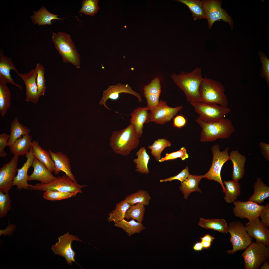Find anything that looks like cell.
Segmentation results:
<instances>
[{"label":"cell","instance_id":"6da1fadb","mask_svg":"<svg viewBox=\"0 0 269 269\" xmlns=\"http://www.w3.org/2000/svg\"><path fill=\"white\" fill-rule=\"evenodd\" d=\"M171 77L175 84L182 90L187 101L200 102L199 89L203 77L201 68L197 67L191 72L173 73Z\"/></svg>","mask_w":269,"mask_h":269},{"label":"cell","instance_id":"7a4b0ae2","mask_svg":"<svg viewBox=\"0 0 269 269\" xmlns=\"http://www.w3.org/2000/svg\"><path fill=\"white\" fill-rule=\"evenodd\" d=\"M139 138L134 126L130 124L113 132L109 139V146L114 153L127 156L138 146Z\"/></svg>","mask_w":269,"mask_h":269},{"label":"cell","instance_id":"3957f363","mask_svg":"<svg viewBox=\"0 0 269 269\" xmlns=\"http://www.w3.org/2000/svg\"><path fill=\"white\" fill-rule=\"evenodd\" d=\"M196 122L202 129L200 141L201 142L213 141L219 138L230 137L235 131L231 120L223 118L216 121L207 122L198 117Z\"/></svg>","mask_w":269,"mask_h":269},{"label":"cell","instance_id":"277c9868","mask_svg":"<svg viewBox=\"0 0 269 269\" xmlns=\"http://www.w3.org/2000/svg\"><path fill=\"white\" fill-rule=\"evenodd\" d=\"M225 88L219 81L203 77L199 89L200 102L228 107V101L225 93Z\"/></svg>","mask_w":269,"mask_h":269},{"label":"cell","instance_id":"5b68a950","mask_svg":"<svg viewBox=\"0 0 269 269\" xmlns=\"http://www.w3.org/2000/svg\"><path fill=\"white\" fill-rule=\"evenodd\" d=\"M52 41L55 47L62 56L64 63H69L79 69L80 67V56L70 34L59 32L53 33Z\"/></svg>","mask_w":269,"mask_h":269},{"label":"cell","instance_id":"8992f818","mask_svg":"<svg viewBox=\"0 0 269 269\" xmlns=\"http://www.w3.org/2000/svg\"><path fill=\"white\" fill-rule=\"evenodd\" d=\"M242 254L246 269H258L269 259V246L260 242H254Z\"/></svg>","mask_w":269,"mask_h":269},{"label":"cell","instance_id":"52a82bcc","mask_svg":"<svg viewBox=\"0 0 269 269\" xmlns=\"http://www.w3.org/2000/svg\"><path fill=\"white\" fill-rule=\"evenodd\" d=\"M87 186L86 185H80L74 182L65 175L57 177L56 179L48 184L40 183L35 185L30 184L29 190L44 192L50 190L70 192L76 195L78 193H82L81 189Z\"/></svg>","mask_w":269,"mask_h":269},{"label":"cell","instance_id":"ba28073f","mask_svg":"<svg viewBox=\"0 0 269 269\" xmlns=\"http://www.w3.org/2000/svg\"><path fill=\"white\" fill-rule=\"evenodd\" d=\"M228 232L231 235L230 241L232 249L227 251L228 254L232 255L238 251L245 249L252 242L253 238L248 234L243 223L239 221H233L229 225Z\"/></svg>","mask_w":269,"mask_h":269},{"label":"cell","instance_id":"9c48e42d","mask_svg":"<svg viewBox=\"0 0 269 269\" xmlns=\"http://www.w3.org/2000/svg\"><path fill=\"white\" fill-rule=\"evenodd\" d=\"M211 150L213 154L212 165L207 172L203 175V178L209 180H214L219 183L225 193V190L221 178V172L224 164L230 160L228 154L229 148L227 147L223 151H220L219 145L216 144L212 146Z\"/></svg>","mask_w":269,"mask_h":269},{"label":"cell","instance_id":"30bf717a","mask_svg":"<svg viewBox=\"0 0 269 269\" xmlns=\"http://www.w3.org/2000/svg\"><path fill=\"white\" fill-rule=\"evenodd\" d=\"M194 108L198 117L203 121L207 122L218 121L224 118L225 115L231 112L230 109L216 104L201 102L190 103Z\"/></svg>","mask_w":269,"mask_h":269},{"label":"cell","instance_id":"8fae6325","mask_svg":"<svg viewBox=\"0 0 269 269\" xmlns=\"http://www.w3.org/2000/svg\"><path fill=\"white\" fill-rule=\"evenodd\" d=\"M58 239V242H56L55 245H52L51 247L54 254L64 257L69 266L72 265V262H73L83 269L75 262L74 257L76 253L72 249L71 245L73 241L84 242L78 237L70 234L68 232L60 236Z\"/></svg>","mask_w":269,"mask_h":269},{"label":"cell","instance_id":"7c38bea8","mask_svg":"<svg viewBox=\"0 0 269 269\" xmlns=\"http://www.w3.org/2000/svg\"><path fill=\"white\" fill-rule=\"evenodd\" d=\"M203 8L207 21L209 29L216 21L222 20L225 22H228L231 27L233 22L229 15L221 7V2L214 0H203Z\"/></svg>","mask_w":269,"mask_h":269},{"label":"cell","instance_id":"4fadbf2b","mask_svg":"<svg viewBox=\"0 0 269 269\" xmlns=\"http://www.w3.org/2000/svg\"><path fill=\"white\" fill-rule=\"evenodd\" d=\"M19 156L14 155L8 163L4 164L0 169V191L8 193L12 186L16 176Z\"/></svg>","mask_w":269,"mask_h":269},{"label":"cell","instance_id":"5bb4252c","mask_svg":"<svg viewBox=\"0 0 269 269\" xmlns=\"http://www.w3.org/2000/svg\"><path fill=\"white\" fill-rule=\"evenodd\" d=\"M233 203L235 206L233 209L234 215L242 219L247 218L249 221L259 218L264 206L249 200L242 202L236 200Z\"/></svg>","mask_w":269,"mask_h":269},{"label":"cell","instance_id":"9a60e30c","mask_svg":"<svg viewBox=\"0 0 269 269\" xmlns=\"http://www.w3.org/2000/svg\"><path fill=\"white\" fill-rule=\"evenodd\" d=\"M182 109L181 106L170 107L166 101L160 100L158 105L150 112L151 121L157 124H164L170 121L177 112Z\"/></svg>","mask_w":269,"mask_h":269},{"label":"cell","instance_id":"2e32d148","mask_svg":"<svg viewBox=\"0 0 269 269\" xmlns=\"http://www.w3.org/2000/svg\"><path fill=\"white\" fill-rule=\"evenodd\" d=\"M17 74L22 79L25 84L26 102L37 103L40 97L38 94L36 81L37 73L36 69L33 68L27 73L18 72Z\"/></svg>","mask_w":269,"mask_h":269},{"label":"cell","instance_id":"e0dca14e","mask_svg":"<svg viewBox=\"0 0 269 269\" xmlns=\"http://www.w3.org/2000/svg\"><path fill=\"white\" fill-rule=\"evenodd\" d=\"M125 93L133 95L137 98L139 102H142V99L139 93L133 90L128 84H123L118 83L116 85H110L103 91L102 97L99 104L103 105L106 108L110 110L106 104L107 100L109 99L112 100H116L119 97V94Z\"/></svg>","mask_w":269,"mask_h":269},{"label":"cell","instance_id":"ac0fdd59","mask_svg":"<svg viewBox=\"0 0 269 269\" xmlns=\"http://www.w3.org/2000/svg\"><path fill=\"white\" fill-rule=\"evenodd\" d=\"M245 229L250 236L254 238L256 242L262 243L269 246V229L259 218L250 221L245 224Z\"/></svg>","mask_w":269,"mask_h":269},{"label":"cell","instance_id":"d6986e66","mask_svg":"<svg viewBox=\"0 0 269 269\" xmlns=\"http://www.w3.org/2000/svg\"><path fill=\"white\" fill-rule=\"evenodd\" d=\"M161 91L160 80L157 77L144 87L143 93L147 102L146 107L150 112L158 105Z\"/></svg>","mask_w":269,"mask_h":269},{"label":"cell","instance_id":"ffe728a7","mask_svg":"<svg viewBox=\"0 0 269 269\" xmlns=\"http://www.w3.org/2000/svg\"><path fill=\"white\" fill-rule=\"evenodd\" d=\"M25 155L27 161L20 168L17 169V174L12 182V186H16L17 188L19 190L22 189L29 190L30 184L27 183L29 176L27 172L30 167L32 166L35 158L32 147Z\"/></svg>","mask_w":269,"mask_h":269},{"label":"cell","instance_id":"44dd1931","mask_svg":"<svg viewBox=\"0 0 269 269\" xmlns=\"http://www.w3.org/2000/svg\"><path fill=\"white\" fill-rule=\"evenodd\" d=\"M11 70L17 73L19 72L11 58L4 56L1 50L0 53V83H9L16 86L20 90L22 89V86L16 84L11 78L10 73Z\"/></svg>","mask_w":269,"mask_h":269},{"label":"cell","instance_id":"7402d4cb","mask_svg":"<svg viewBox=\"0 0 269 269\" xmlns=\"http://www.w3.org/2000/svg\"><path fill=\"white\" fill-rule=\"evenodd\" d=\"M50 156L55 164L54 173L58 174L60 171L65 172L66 175L72 181L77 183L75 178L71 171L70 160L65 154L61 152L54 153L50 149H49Z\"/></svg>","mask_w":269,"mask_h":269},{"label":"cell","instance_id":"603a6c76","mask_svg":"<svg viewBox=\"0 0 269 269\" xmlns=\"http://www.w3.org/2000/svg\"><path fill=\"white\" fill-rule=\"evenodd\" d=\"M32 166L34 171L29 176L28 181L37 180L40 182L41 183L46 184L52 182L57 178L53 175L52 172L35 157Z\"/></svg>","mask_w":269,"mask_h":269},{"label":"cell","instance_id":"cb8c5ba5","mask_svg":"<svg viewBox=\"0 0 269 269\" xmlns=\"http://www.w3.org/2000/svg\"><path fill=\"white\" fill-rule=\"evenodd\" d=\"M230 160L233 165L232 173V180L239 182L244 176L245 164L246 160L245 156L237 150H233L229 153Z\"/></svg>","mask_w":269,"mask_h":269},{"label":"cell","instance_id":"d4e9b609","mask_svg":"<svg viewBox=\"0 0 269 269\" xmlns=\"http://www.w3.org/2000/svg\"><path fill=\"white\" fill-rule=\"evenodd\" d=\"M148 111L146 107H138L131 114L130 124L134 126L140 137L142 133L144 124L151 121L150 113Z\"/></svg>","mask_w":269,"mask_h":269},{"label":"cell","instance_id":"484cf974","mask_svg":"<svg viewBox=\"0 0 269 269\" xmlns=\"http://www.w3.org/2000/svg\"><path fill=\"white\" fill-rule=\"evenodd\" d=\"M203 178V175H190L179 187V188L184 195L185 199H188L192 193L198 192L201 193L202 191L198 187L201 179Z\"/></svg>","mask_w":269,"mask_h":269},{"label":"cell","instance_id":"4316f807","mask_svg":"<svg viewBox=\"0 0 269 269\" xmlns=\"http://www.w3.org/2000/svg\"><path fill=\"white\" fill-rule=\"evenodd\" d=\"M32 137L29 134L23 135L9 146L10 151L14 155H25L32 147Z\"/></svg>","mask_w":269,"mask_h":269},{"label":"cell","instance_id":"83f0119b","mask_svg":"<svg viewBox=\"0 0 269 269\" xmlns=\"http://www.w3.org/2000/svg\"><path fill=\"white\" fill-rule=\"evenodd\" d=\"M254 193L248 200L261 204L269 197V187L260 177L258 178L254 185Z\"/></svg>","mask_w":269,"mask_h":269},{"label":"cell","instance_id":"f1b7e54d","mask_svg":"<svg viewBox=\"0 0 269 269\" xmlns=\"http://www.w3.org/2000/svg\"><path fill=\"white\" fill-rule=\"evenodd\" d=\"M32 147L35 157L44 164L52 172H54V163L49 152L42 149L38 142L36 141H32Z\"/></svg>","mask_w":269,"mask_h":269},{"label":"cell","instance_id":"f546056e","mask_svg":"<svg viewBox=\"0 0 269 269\" xmlns=\"http://www.w3.org/2000/svg\"><path fill=\"white\" fill-rule=\"evenodd\" d=\"M34 15L31 17L32 21L35 24L40 25H51L52 20L54 19L62 20L64 18H60L58 17V15L54 14L49 12L46 7L42 6L37 11H34Z\"/></svg>","mask_w":269,"mask_h":269},{"label":"cell","instance_id":"4dcf8cb0","mask_svg":"<svg viewBox=\"0 0 269 269\" xmlns=\"http://www.w3.org/2000/svg\"><path fill=\"white\" fill-rule=\"evenodd\" d=\"M10 134L7 146H9L22 135L29 134L31 130L28 127L19 123L16 117L12 121L10 128Z\"/></svg>","mask_w":269,"mask_h":269},{"label":"cell","instance_id":"1f68e13d","mask_svg":"<svg viewBox=\"0 0 269 269\" xmlns=\"http://www.w3.org/2000/svg\"><path fill=\"white\" fill-rule=\"evenodd\" d=\"M198 224L202 227L212 229L220 233L228 232L229 226L223 219H205L200 218Z\"/></svg>","mask_w":269,"mask_h":269},{"label":"cell","instance_id":"d6a6232c","mask_svg":"<svg viewBox=\"0 0 269 269\" xmlns=\"http://www.w3.org/2000/svg\"><path fill=\"white\" fill-rule=\"evenodd\" d=\"M223 183L225 185L224 200L228 203H233L241 194V186L239 183L232 180L224 181Z\"/></svg>","mask_w":269,"mask_h":269},{"label":"cell","instance_id":"836d02e7","mask_svg":"<svg viewBox=\"0 0 269 269\" xmlns=\"http://www.w3.org/2000/svg\"><path fill=\"white\" fill-rule=\"evenodd\" d=\"M114 225L122 229L129 236L135 233H139L145 229L142 222H136L134 219H132L130 221H128L124 219L115 223Z\"/></svg>","mask_w":269,"mask_h":269},{"label":"cell","instance_id":"e575fe53","mask_svg":"<svg viewBox=\"0 0 269 269\" xmlns=\"http://www.w3.org/2000/svg\"><path fill=\"white\" fill-rule=\"evenodd\" d=\"M136 155L137 158L133 160V162L136 164L135 171L142 174H148L149 171L148 165L150 157L145 147H141L137 152Z\"/></svg>","mask_w":269,"mask_h":269},{"label":"cell","instance_id":"d590c367","mask_svg":"<svg viewBox=\"0 0 269 269\" xmlns=\"http://www.w3.org/2000/svg\"><path fill=\"white\" fill-rule=\"evenodd\" d=\"M131 205L125 200L116 204L115 208L108 214V222L116 223L124 219L126 212Z\"/></svg>","mask_w":269,"mask_h":269},{"label":"cell","instance_id":"8d00e7d4","mask_svg":"<svg viewBox=\"0 0 269 269\" xmlns=\"http://www.w3.org/2000/svg\"><path fill=\"white\" fill-rule=\"evenodd\" d=\"M176 1L184 4L189 7L195 20L197 19H205L202 0H178Z\"/></svg>","mask_w":269,"mask_h":269},{"label":"cell","instance_id":"74e56055","mask_svg":"<svg viewBox=\"0 0 269 269\" xmlns=\"http://www.w3.org/2000/svg\"><path fill=\"white\" fill-rule=\"evenodd\" d=\"M11 99V93L6 84L0 83V114L2 117L10 107Z\"/></svg>","mask_w":269,"mask_h":269},{"label":"cell","instance_id":"f35d334b","mask_svg":"<svg viewBox=\"0 0 269 269\" xmlns=\"http://www.w3.org/2000/svg\"><path fill=\"white\" fill-rule=\"evenodd\" d=\"M151 199V197L148 192L140 190L126 196L125 200L131 205L139 203L147 206L149 204Z\"/></svg>","mask_w":269,"mask_h":269},{"label":"cell","instance_id":"ab89813d","mask_svg":"<svg viewBox=\"0 0 269 269\" xmlns=\"http://www.w3.org/2000/svg\"><path fill=\"white\" fill-rule=\"evenodd\" d=\"M145 210V205L141 203L131 205L127 210L125 218L127 219H134L142 222L143 221Z\"/></svg>","mask_w":269,"mask_h":269},{"label":"cell","instance_id":"60d3db41","mask_svg":"<svg viewBox=\"0 0 269 269\" xmlns=\"http://www.w3.org/2000/svg\"><path fill=\"white\" fill-rule=\"evenodd\" d=\"M171 145V142L166 139H158L155 140L152 145L149 146L148 148L151 150V154L157 161L161 158V154L164 149L170 146Z\"/></svg>","mask_w":269,"mask_h":269},{"label":"cell","instance_id":"b9f144b4","mask_svg":"<svg viewBox=\"0 0 269 269\" xmlns=\"http://www.w3.org/2000/svg\"><path fill=\"white\" fill-rule=\"evenodd\" d=\"M37 73L36 81L38 95L40 97L44 95L46 88V81L44 77L45 69L40 63L37 64L35 68Z\"/></svg>","mask_w":269,"mask_h":269},{"label":"cell","instance_id":"7bdbcfd3","mask_svg":"<svg viewBox=\"0 0 269 269\" xmlns=\"http://www.w3.org/2000/svg\"><path fill=\"white\" fill-rule=\"evenodd\" d=\"M98 2L97 0H83L79 13L91 16L95 15L100 9L98 6Z\"/></svg>","mask_w":269,"mask_h":269},{"label":"cell","instance_id":"ee69618b","mask_svg":"<svg viewBox=\"0 0 269 269\" xmlns=\"http://www.w3.org/2000/svg\"><path fill=\"white\" fill-rule=\"evenodd\" d=\"M75 196L74 193L70 192L47 190L44 193L43 197L47 200L56 201L67 199Z\"/></svg>","mask_w":269,"mask_h":269},{"label":"cell","instance_id":"f6af8a7d","mask_svg":"<svg viewBox=\"0 0 269 269\" xmlns=\"http://www.w3.org/2000/svg\"><path fill=\"white\" fill-rule=\"evenodd\" d=\"M11 201L8 193H4L0 191V217L6 215L11 209Z\"/></svg>","mask_w":269,"mask_h":269},{"label":"cell","instance_id":"bcb514c9","mask_svg":"<svg viewBox=\"0 0 269 269\" xmlns=\"http://www.w3.org/2000/svg\"><path fill=\"white\" fill-rule=\"evenodd\" d=\"M259 58L262 63L260 75L266 82L268 87H269V59L262 52H259Z\"/></svg>","mask_w":269,"mask_h":269},{"label":"cell","instance_id":"7dc6e473","mask_svg":"<svg viewBox=\"0 0 269 269\" xmlns=\"http://www.w3.org/2000/svg\"><path fill=\"white\" fill-rule=\"evenodd\" d=\"M189 155L187 150L185 147H182L179 150L170 153H167L165 156L158 160L159 162H162L168 160L175 159L180 158L184 160L188 158Z\"/></svg>","mask_w":269,"mask_h":269},{"label":"cell","instance_id":"c3c4849f","mask_svg":"<svg viewBox=\"0 0 269 269\" xmlns=\"http://www.w3.org/2000/svg\"><path fill=\"white\" fill-rule=\"evenodd\" d=\"M190 175L188 166H187L177 175L165 179H161L160 181L161 182H162L167 181L171 182L173 180H178L182 182L185 180Z\"/></svg>","mask_w":269,"mask_h":269},{"label":"cell","instance_id":"681fc988","mask_svg":"<svg viewBox=\"0 0 269 269\" xmlns=\"http://www.w3.org/2000/svg\"><path fill=\"white\" fill-rule=\"evenodd\" d=\"M9 137L10 135L6 133L0 134V156L2 157H4L7 155L4 149L6 146H7Z\"/></svg>","mask_w":269,"mask_h":269},{"label":"cell","instance_id":"f907efd6","mask_svg":"<svg viewBox=\"0 0 269 269\" xmlns=\"http://www.w3.org/2000/svg\"><path fill=\"white\" fill-rule=\"evenodd\" d=\"M261 221L266 226H269V203H267L262 209L260 214L259 217Z\"/></svg>","mask_w":269,"mask_h":269},{"label":"cell","instance_id":"816d5d0a","mask_svg":"<svg viewBox=\"0 0 269 269\" xmlns=\"http://www.w3.org/2000/svg\"><path fill=\"white\" fill-rule=\"evenodd\" d=\"M187 122V119L184 116L179 115L174 118L173 124L174 127L180 128L185 126Z\"/></svg>","mask_w":269,"mask_h":269},{"label":"cell","instance_id":"f5cc1de1","mask_svg":"<svg viewBox=\"0 0 269 269\" xmlns=\"http://www.w3.org/2000/svg\"><path fill=\"white\" fill-rule=\"evenodd\" d=\"M259 145L262 154L266 160L269 161V144L264 142H260Z\"/></svg>","mask_w":269,"mask_h":269},{"label":"cell","instance_id":"db71d44e","mask_svg":"<svg viewBox=\"0 0 269 269\" xmlns=\"http://www.w3.org/2000/svg\"><path fill=\"white\" fill-rule=\"evenodd\" d=\"M16 226V225L12 224H10L9 222L8 226L5 229L0 230V235H3L5 236L6 235L8 236H11L15 230Z\"/></svg>","mask_w":269,"mask_h":269},{"label":"cell","instance_id":"11a10c76","mask_svg":"<svg viewBox=\"0 0 269 269\" xmlns=\"http://www.w3.org/2000/svg\"><path fill=\"white\" fill-rule=\"evenodd\" d=\"M201 241H205L210 242L211 243L213 242V240L214 239V237L211 235L207 234L202 237H200Z\"/></svg>","mask_w":269,"mask_h":269},{"label":"cell","instance_id":"9f6ffc18","mask_svg":"<svg viewBox=\"0 0 269 269\" xmlns=\"http://www.w3.org/2000/svg\"><path fill=\"white\" fill-rule=\"evenodd\" d=\"M203 249L201 242H200L196 243L193 246V249L196 251H200L202 250Z\"/></svg>","mask_w":269,"mask_h":269},{"label":"cell","instance_id":"6f0895ef","mask_svg":"<svg viewBox=\"0 0 269 269\" xmlns=\"http://www.w3.org/2000/svg\"><path fill=\"white\" fill-rule=\"evenodd\" d=\"M202 247L204 249H208L209 248L212 244L211 243L205 241H201Z\"/></svg>","mask_w":269,"mask_h":269},{"label":"cell","instance_id":"680465c9","mask_svg":"<svg viewBox=\"0 0 269 269\" xmlns=\"http://www.w3.org/2000/svg\"><path fill=\"white\" fill-rule=\"evenodd\" d=\"M261 269H269V262L268 260L267 261L262 264L260 266Z\"/></svg>","mask_w":269,"mask_h":269}]
</instances>
